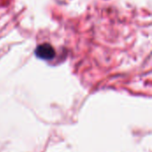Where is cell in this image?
Here are the masks:
<instances>
[{
    "mask_svg": "<svg viewBox=\"0 0 152 152\" xmlns=\"http://www.w3.org/2000/svg\"><path fill=\"white\" fill-rule=\"evenodd\" d=\"M36 56L40 59L44 60H51L55 56V50L54 48L48 43H45L39 45L35 50Z\"/></svg>",
    "mask_w": 152,
    "mask_h": 152,
    "instance_id": "cell-1",
    "label": "cell"
}]
</instances>
